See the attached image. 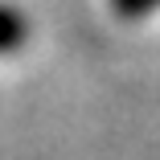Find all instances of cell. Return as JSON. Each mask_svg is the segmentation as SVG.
Instances as JSON below:
<instances>
[{"mask_svg": "<svg viewBox=\"0 0 160 160\" xmlns=\"http://www.w3.org/2000/svg\"><path fill=\"white\" fill-rule=\"evenodd\" d=\"M156 4H160V0H156Z\"/></svg>", "mask_w": 160, "mask_h": 160, "instance_id": "3", "label": "cell"}, {"mask_svg": "<svg viewBox=\"0 0 160 160\" xmlns=\"http://www.w3.org/2000/svg\"><path fill=\"white\" fill-rule=\"evenodd\" d=\"M156 0H115V12L119 17H148Z\"/></svg>", "mask_w": 160, "mask_h": 160, "instance_id": "2", "label": "cell"}, {"mask_svg": "<svg viewBox=\"0 0 160 160\" xmlns=\"http://www.w3.org/2000/svg\"><path fill=\"white\" fill-rule=\"evenodd\" d=\"M25 37H29L25 17H21L17 8H8V4H0V53L21 49V45H25Z\"/></svg>", "mask_w": 160, "mask_h": 160, "instance_id": "1", "label": "cell"}]
</instances>
